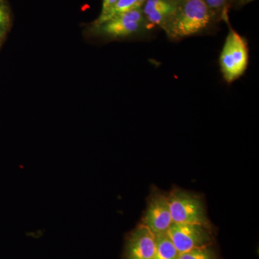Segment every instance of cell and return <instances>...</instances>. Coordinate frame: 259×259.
I'll use <instances>...</instances> for the list:
<instances>
[{"instance_id":"8","label":"cell","mask_w":259,"mask_h":259,"mask_svg":"<svg viewBox=\"0 0 259 259\" xmlns=\"http://www.w3.org/2000/svg\"><path fill=\"white\" fill-rule=\"evenodd\" d=\"M181 0H146L143 14L151 31L155 28L164 30L171 21L178 8Z\"/></svg>"},{"instance_id":"12","label":"cell","mask_w":259,"mask_h":259,"mask_svg":"<svg viewBox=\"0 0 259 259\" xmlns=\"http://www.w3.org/2000/svg\"><path fill=\"white\" fill-rule=\"evenodd\" d=\"M12 25L11 12L5 0H0V39L4 40Z\"/></svg>"},{"instance_id":"6","label":"cell","mask_w":259,"mask_h":259,"mask_svg":"<svg viewBox=\"0 0 259 259\" xmlns=\"http://www.w3.org/2000/svg\"><path fill=\"white\" fill-rule=\"evenodd\" d=\"M141 224L148 228L155 236L168 232L172 224L168 195L159 191H153Z\"/></svg>"},{"instance_id":"11","label":"cell","mask_w":259,"mask_h":259,"mask_svg":"<svg viewBox=\"0 0 259 259\" xmlns=\"http://www.w3.org/2000/svg\"><path fill=\"white\" fill-rule=\"evenodd\" d=\"M209 9L221 22L230 21L229 11L231 10L230 0H203Z\"/></svg>"},{"instance_id":"7","label":"cell","mask_w":259,"mask_h":259,"mask_svg":"<svg viewBox=\"0 0 259 259\" xmlns=\"http://www.w3.org/2000/svg\"><path fill=\"white\" fill-rule=\"evenodd\" d=\"M155 247V235L139 224L126 237L122 259H154Z\"/></svg>"},{"instance_id":"10","label":"cell","mask_w":259,"mask_h":259,"mask_svg":"<svg viewBox=\"0 0 259 259\" xmlns=\"http://www.w3.org/2000/svg\"><path fill=\"white\" fill-rule=\"evenodd\" d=\"M145 1L146 0H118V2L107 12L106 14L102 15V16H99L92 23V25H98V24L107 21L117 15L142 8Z\"/></svg>"},{"instance_id":"2","label":"cell","mask_w":259,"mask_h":259,"mask_svg":"<svg viewBox=\"0 0 259 259\" xmlns=\"http://www.w3.org/2000/svg\"><path fill=\"white\" fill-rule=\"evenodd\" d=\"M141 8L122 13L89 28V35L104 41L128 40L151 33Z\"/></svg>"},{"instance_id":"9","label":"cell","mask_w":259,"mask_h":259,"mask_svg":"<svg viewBox=\"0 0 259 259\" xmlns=\"http://www.w3.org/2000/svg\"><path fill=\"white\" fill-rule=\"evenodd\" d=\"M155 238L156 247L154 259H179L180 252L174 244L168 232L155 236Z\"/></svg>"},{"instance_id":"4","label":"cell","mask_w":259,"mask_h":259,"mask_svg":"<svg viewBox=\"0 0 259 259\" xmlns=\"http://www.w3.org/2000/svg\"><path fill=\"white\" fill-rule=\"evenodd\" d=\"M172 223L198 224L210 227L203 202L197 195L175 188L168 195Z\"/></svg>"},{"instance_id":"3","label":"cell","mask_w":259,"mask_h":259,"mask_svg":"<svg viewBox=\"0 0 259 259\" xmlns=\"http://www.w3.org/2000/svg\"><path fill=\"white\" fill-rule=\"evenodd\" d=\"M229 32L219 58L220 69L223 79L232 83L239 79L246 71L249 61L248 42L227 22Z\"/></svg>"},{"instance_id":"1","label":"cell","mask_w":259,"mask_h":259,"mask_svg":"<svg viewBox=\"0 0 259 259\" xmlns=\"http://www.w3.org/2000/svg\"><path fill=\"white\" fill-rule=\"evenodd\" d=\"M220 23L203 0H181L176 13L163 31L168 40L177 42L210 33Z\"/></svg>"},{"instance_id":"15","label":"cell","mask_w":259,"mask_h":259,"mask_svg":"<svg viewBox=\"0 0 259 259\" xmlns=\"http://www.w3.org/2000/svg\"><path fill=\"white\" fill-rule=\"evenodd\" d=\"M118 2V0H102V7L101 13L99 16H102L105 14H106L107 12L109 11L112 7Z\"/></svg>"},{"instance_id":"16","label":"cell","mask_w":259,"mask_h":259,"mask_svg":"<svg viewBox=\"0 0 259 259\" xmlns=\"http://www.w3.org/2000/svg\"><path fill=\"white\" fill-rule=\"evenodd\" d=\"M3 40H1V39H0V47H1L2 44H3Z\"/></svg>"},{"instance_id":"14","label":"cell","mask_w":259,"mask_h":259,"mask_svg":"<svg viewBox=\"0 0 259 259\" xmlns=\"http://www.w3.org/2000/svg\"><path fill=\"white\" fill-rule=\"evenodd\" d=\"M255 0H230L231 9L239 10Z\"/></svg>"},{"instance_id":"13","label":"cell","mask_w":259,"mask_h":259,"mask_svg":"<svg viewBox=\"0 0 259 259\" xmlns=\"http://www.w3.org/2000/svg\"><path fill=\"white\" fill-rule=\"evenodd\" d=\"M179 259H219L217 253L210 246L202 247L180 253Z\"/></svg>"},{"instance_id":"5","label":"cell","mask_w":259,"mask_h":259,"mask_svg":"<svg viewBox=\"0 0 259 259\" xmlns=\"http://www.w3.org/2000/svg\"><path fill=\"white\" fill-rule=\"evenodd\" d=\"M168 233L180 253L210 246L214 242L210 227L202 225L172 223Z\"/></svg>"}]
</instances>
